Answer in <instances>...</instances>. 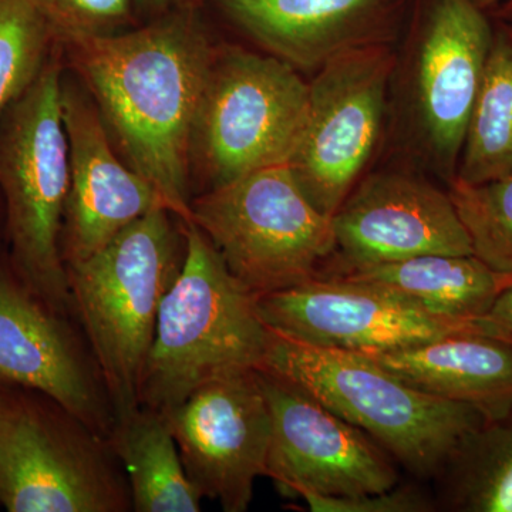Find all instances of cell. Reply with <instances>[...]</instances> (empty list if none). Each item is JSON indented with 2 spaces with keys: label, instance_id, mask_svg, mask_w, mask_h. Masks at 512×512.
Wrapping results in <instances>:
<instances>
[{
  "label": "cell",
  "instance_id": "cell-1",
  "mask_svg": "<svg viewBox=\"0 0 512 512\" xmlns=\"http://www.w3.org/2000/svg\"><path fill=\"white\" fill-rule=\"evenodd\" d=\"M126 163L191 221V140L215 47L191 10L67 47Z\"/></svg>",
  "mask_w": 512,
  "mask_h": 512
},
{
  "label": "cell",
  "instance_id": "cell-2",
  "mask_svg": "<svg viewBox=\"0 0 512 512\" xmlns=\"http://www.w3.org/2000/svg\"><path fill=\"white\" fill-rule=\"evenodd\" d=\"M157 208L106 247L66 266L70 302L90 343L117 421L140 407V383L164 296L180 275L185 234Z\"/></svg>",
  "mask_w": 512,
  "mask_h": 512
},
{
  "label": "cell",
  "instance_id": "cell-3",
  "mask_svg": "<svg viewBox=\"0 0 512 512\" xmlns=\"http://www.w3.org/2000/svg\"><path fill=\"white\" fill-rule=\"evenodd\" d=\"M183 227V268L161 303L140 383V406L163 414L202 384L261 369L271 340L258 296L231 275L197 225Z\"/></svg>",
  "mask_w": 512,
  "mask_h": 512
},
{
  "label": "cell",
  "instance_id": "cell-4",
  "mask_svg": "<svg viewBox=\"0 0 512 512\" xmlns=\"http://www.w3.org/2000/svg\"><path fill=\"white\" fill-rule=\"evenodd\" d=\"M376 441L417 478H436L483 414L440 399L359 353L305 345L271 329L264 365Z\"/></svg>",
  "mask_w": 512,
  "mask_h": 512
},
{
  "label": "cell",
  "instance_id": "cell-5",
  "mask_svg": "<svg viewBox=\"0 0 512 512\" xmlns=\"http://www.w3.org/2000/svg\"><path fill=\"white\" fill-rule=\"evenodd\" d=\"M62 83L55 50L36 82L0 119V188L13 264L22 284L59 313L70 303L60 247L70 185Z\"/></svg>",
  "mask_w": 512,
  "mask_h": 512
},
{
  "label": "cell",
  "instance_id": "cell-6",
  "mask_svg": "<svg viewBox=\"0 0 512 512\" xmlns=\"http://www.w3.org/2000/svg\"><path fill=\"white\" fill-rule=\"evenodd\" d=\"M191 222L258 298L318 278L335 254L332 218L308 200L286 163L204 191L191 201Z\"/></svg>",
  "mask_w": 512,
  "mask_h": 512
},
{
  "label": "cell",
  "instance_id": "cell-7",
  "mask_svg": "<svg viewBox=\"0 0 512 512\" xmlns=\"http://www.w3.org/2000/svg\"><path fill=\"white\" fill-rule=\"evenodd\" d=\"M309 84L291 64L241 47L215 50L195 116L191 167L214 190L288 164L305 126Z\"/></svg>",
  "mask_w": 512,
  "mask_h": 512
},
{
  "label": "cell",
  "instance_id": "cell-8",
  "mask_svg": "<svg viewBox=\"0 0 512 512\" xmlns=\"http://www.w3.org/2000/svg\"><path fill=\"white\" fill-rule=\"evenodd\" d=\"M117 458L110 441L60 406L0 410V504L10 512L131 510Z\"/></svg>",
  "mask_w": 512,
  "mask_h": 512
},
{
  "label": "cell",
  "instance_id": "cell-9",
  "mask_svg": "<svg viewBox=\"0 0 512 512\" xmlns=\"http://www.w3.org/2000/svg\"><path fill=\"white\" fill-rule=\"evenodd\" d=\"M396 70L392 47L379 43L333 57L308 83L305 126L288 164L308 200L330 218L375 154Z\"/></svg>",
  "mask_w": 512,
  "mask_h": 512
},
{
  "label": "cell",
  "instance_id": "cell-10",
  "mask_svg": "<svg viewBox=\"0 0 512 512\" xmlns=\"http://www.w3.org/2000/svg\"><path fill=\"white\" fill-rule=\"evenodd\" d=\"M494 26L471 0H429L414 32L406 74L407 133L424 163L456 178Z\"/></svg>",
  "mask_w": 512,
  "mask_h": 512
},
{
  "label": "cell",
  "instance_id": "cell-11",
  "mask_svg": "<svg viewBox=\"0 0 512 512\" xmlns=\"http://www.w3.org/2000/svg\"><path fill=\"white\" fill-rule=\"evenodd\" d=\"M258 308L266 326L285 338L360 355L483 333L478 319L436 315L400 293L342 276H318L261 296Z\"/></svg>",
  "mask_w": 512,
  "mask_h": 512
},
{
  "label": "cell",
  "instance_id": "cell-12",
  "mask_svg": "<svg viewBox=\"0 0 512 512\" xmlns=\"http://www.w3.org/2000/svg\"><path fill=\"white\" fill-rule=\"evenodd\" d=\"M271 413L266 476L285 495L357 497L399 484L396 461L298 384L259 369Z\"/></svg>",
  "mask_w": 512,
  "mask_h": 512
},
{
  "label": "cell",
  "instance_id": "cell-13",
  "mask_svg": "<svg viewBox=\"0 0 512 512\" xmlns=\"http://www.w3.org/2000/svg\"><path fill=\"white\" fill-rule=\"evenodd\" d=\"M181 460L202 497L244 512L256 478L266 476L271 413L259 369L202 384L164 414Z\"/></svg>",
  "mask_w": 512,
  "mask_h": 512
},
{
  "label": "cell",
  "instance_id": "cell-14",
  "mask_svg": "<svg viewBox=\"0 0 512 512\" xmlns=\"http://www.w3.org/2000/svg\"><path fill=\"white\" fill-rule=\"evenodd\" d=\"M332 227V268L319 276L421 255H473L450 192L403 171L363 177L332 215Z\"/></svg>",
  "mask_w": 512,
  "mask_h": 512
},
{
  "label": "cell",
  "instance_id": "cell-15",
  "mask_svg": "<svg viewBox=\"0 0 512 512\" xmlns=\"http://www.w3.org/2000/svg\"><path fill=\"white\" fill-rule=\"evenodd\" d=\"M0 382L42 393L101 439L116 414L92 352L20 279L0 269Z\"/></svg>",
  "mask_w": 512,
  "mask_h": 512
},
{
  "label": "cell",
  "instance_id": "cell-16",
  "mask_svg": "<svg viewBox=\"0 0 512 512\" xmlns=\"http://www.w3.org/2000/svg\"><path fill=\"white\" fill-rule=\"evenodd\" d=\"M62 107L70 154L60 238L67 266L90 258L128 225L167 205L146 178L117 156L94 100L64 79Z\"/></svg>",
  "mask_w": 512,
  "mask_h": 512
},
{
  "label": "cell",
  "instance_id": "cell-17",
  "mask_svg": "<svg viewBox=\"0 0 512 512\" xmlns=\"http://www.w3.org/2000/svg\"><path fill=\"white\" fill-rule=\"evenodd\" d=\"M407 0H220L229 20L269 55L318 70L357 47L389 43Z\"/></svg>",
  "mask_w": 512,
  "mask_h": 512
},
{
  "label": "cell",
  "instance_id": "cell-18",
  "mask_svg": "<svg viewBox=\"0 0 512 512\" xmlns=\"http://www.w3.org/2000/svg\"><path fill=\"white\" fill-rule=\"evenodd\" d=\"M363 356L421 392L474 407L487 421L512 409V348L484 333Z\"/></svg>",
  "mask_w": 512,
  "mask_h": 512
},
{
  "label": "cell",
  "instance_id": "cell-19",
  "mask_svg": "<svg viewBox=\"0 0 512 512\" xmlns=\"http://www.w3.org/2000/svg\"><path fill=\"white\" fill-rule=\"evenodd\" d=\"M369 282L406 296L447 318L477 320L512 282L476 255L431 254L338 275Z\"/></svg>",
  "mask_w": 512,
  "mask_h": 512
},
{
  "label": "cell",
  "instance_id": "cell-20",
  "mask_svg": "<svg viewBox=\"0 0 512 512\" xmlns=\"http://www.w3.org/2000/svg\"><path fill=\"white\" fill-rule=\"evenodd\" d=\"M110 444L127 473L131 510L201 511L204 497L185 471L163 413L138 407L126 419L117 421Z\"/></svg>",
  "mask_w": 512,
  "mask_h": 512
},
{
  "label": "cell",
  "instance_id": "cell-21",
  "mask_svg": "<svg viewBox=\"0 0 512 512\" xmlns=\"http://www.w3.org/2000/svg\"><path fill=\"white\" fill-rule=\"evenodd\" d=\"M511 173L512 25L504 22L494 28L456 178L467 184H483Z\"/></svg>",
  "mask_w": 512,
  "mask_h": 512
},
{
  "label": "cell",
  "instance_id": "cell-22",
  "mask_svg": "<svg viewBox=\"0 0 512 512\" xmlns=\"http://www.w3.org/2000/svg\"><path fill=\"white\" fill-rule=\"evenodd\" d=\"M434 480L440 511L512 512V409L468 434Z\"/></svg>",
  "mask_w": 512,
  "mask_h": 512
},
{
  "label": "cell",
  "instance_id": "cell-23",
  "mask_svg": "<svg viewBox=\"0 0 512 512\" xmlns=\"http://www.w3.org/2000/svg\"><path fill=\"white\" fill-rule=\"evenodd\" d=\"M56 45L28 0H0V119L36 82Z\"/></svg>",
  "mask_w": 512,
  "mask_h": 512
},
{
  "label": "cell",
  "instance_id": "cell-24",
  "mask_svg": "<svg viewBox=\"0 0 512 512\" xmlns=\"http://www.w3.org/2000/svg\"><path fill=\"white\" fill-rule=\"evenodd\" d=\"M448 192L467 229L473 255L494 271L512 275V173L483 184L456 178Z\"/></svg>",
  "mask_w": 512,
  "mask_h": 512
},
{
  "label": "cell",
  "instance_id": "cell-25",
  "mask_svg": "<svg viewBox=\"0 0 512 512\" xmlns=\"http://www.w3.org/2000/svg\"><path fill=\"white\" fill-rule=\"evenodd\" d=\"M46 20L56 42L70 47L111 35L130 18L131 0H28Z\"/></svg>",
  "mask_w": 512,
  "mask_h": 512
},
{
  "label": "cell",
  "instance_id": "cell-26",
  "mask_svg": "<svg viewBox=\"0 0 512 512\" xmlns=\"http://www.w3.org/2000/svg\"><path fill=\"white\" fill-rule=\"evenodd\" d=\"M302 500L313 512H433L436 495L427 493L416 484H397L382 493L357 497H320L305 494Z\"/></svg>",
  "mask_w": 512,
  "mask_h": 512
},
{
  "label": "cell",
  "instance_id": "cell-27",
  "mask_svg": "<svg viewBox=\"0 0 512 512\" xmlns=\"http://www.w3.org/2000/svg\"><path fill=\"white\" fill-rule=\"evenodd\" d=\"M478 320L484 335L501 340L512 348V282L495 299L490 311Z\"/></svg>",
  "mask_w": 512,
  "mask_h": 512
},
{
  "label": "cell",
  "instance_id": "cell-28",
  "mask_svg": "<svg viewBox=\"0 0 512 512\" xmlns=\"http://www.w3.org/2000/svg\"><path fill=\"white\" fill-rule=\"evenodd\" d=\"M498 16H500L503 22L512 25V0H507V2L501 6L500 10H498Z\"/></svg>",
  "mask_w": 512,
  "mask_h": 512
},
{
  "label": "cell",
  "instance_id": "cell-29",
  "mask_svg": "<svg viewBox=\"0 0 512 512\" xmlns=\"http://www.w3.org/2000/svg\"><path fill=\"white\" fill-rule=\"evenodd\" d=\"M170 0H137L138 5L150 9H164Z\"/></svg>",
  "mask_w": 512,
  "mask_h": 512
},
{
  "label": "cell",
  "instance_id": "cell-30",
  "mask_svg": "<svg viewBox=\"0 0 512 512\" xmlns=\"http://www.w3.org/2000/svg\"><path fill=\"white\" fill-rule=\"evenodd\" d=\"M471 2L478 6V8L487 10L488 8H491V6L498 5L501 0H471Z\"/></svg>",
  "mask_w": 512,
  "mask_h": 512
},
{
  "label": "cell",
  "instance_id": "cell-31",
  "mask_svg": "<svg viewBox=\"0 0 512 512\" xmlns=\"http://www.w3.org/2000/svg\"><path fill=\"white\" fill-rule=\"evenodd\" d=\"M180 6H185V8L191 9L195 3L200 2V0H175Z\"/></svg>",
  "mask_w": 512,
  "mask_h": 512
},
{
  "label": "cell",
  "instance_id": "cell-32",
  "mask_svg": "<svg viewBox=\"0 0 512 512\" xmlns=\"http://www.w3.org/2000/svg\"><path fill=\"white\" fill-rule=\"evenodd\" d=\"M2 407H3V403H0V410H2Z\"/></svg>",
  "mask_w": 512,
  "mask_h": 512
}]
</instances>
